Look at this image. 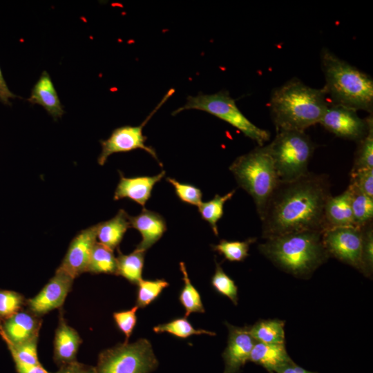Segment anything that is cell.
Wrapping results in <instances>:
<instances>
[{"label":"cell","mask_w":373,"mask_h":373,"mask_svg":"<svg viewBox=\"0 0 373 373\" xmlns=\"http://www.w3.org/2000/svg\"><path fill=\"white\" fill-rule=\"evenodd\" d=\"M153 329L157 334L167 332L180 338H186L194 334L216 335L215 332L211 331L194 328L186 317L174 318L168 323L155 326Z\"/></svg>","instance_id":"cell-29"},{"label":"cell","mask_w":373,"mask_h":373,"mask_svg":"<svg viewBox=\"0 0 373 373\" xmlns=\"http://www.w3.org/2000/svg\"><path fill=\"white\" fill-rule=\"evenodd\" d=\"M120 179L115 189L113 199L128 198L144 207L151 195L156 183L165 175V171L153 176L126 178L119 172Z\"/></svg>","instance_id":"cell-16"},{"label":"cell","mask_w":373,"mask_h":373,"mask_svg":"<svg viewBox=\"0 0 373 373\" xmlns=\"http://www.w3.org/2000/svg\"><path fill=\"white\" fill-rule=\"evenodd\" d=\"M228 330L227 345L222 356L224 362L223 373H238L249 361L256 341L249 333V326L237 327L225 323Z\"/></svg>","instance_id":"cell-14"},{"label":"cell","mask_w":373,"mask_h":373,"mask_svg":"<svg viewBox=\"0 0 373 373\" xmlns=\"http://www.w3.org/2000/svg\"><path fill=\"white\" fill-rule=\"evenodd\" d=\"M238 184L253 198L260 219L280 180L265 145L238 157L230 165Z\"/></svg>","instance_id":"cell-5"},{"label":"cell","mask_w":373,"mask_h":373,"mask_svg":"<svg viewBox=\"0 0 373 373\" xmlns=\"http://www.w3.org/2000/svg\"><path fill=\"white\" fill-rule=\"evenodd\" d=\"M274 373H317L297 365L294 361L284 365Z\"/></svg>","instance_id":"cell-43"},{"label":"cell","mask_w":373,"mask_h":373,"mask_svg":"<svg viewBox=\"0 0 373 373\" xmlns=\"http://www.w3.org/2000/svg\"><path fill=\"white\" fill-rule=\"evenodd\" d=\"M42 319L27 309L2 321L0 332L6 343L19 344L39 338Z\"/></svg>","instance_id":"cell-15"},{"label":"cell","mask_w":373,"mask_h":373,"mask_svg":"<svg viewBox=\"0 0 373 373\" xmlns=\"http://www.w3.org/2000/svg\"><path fill=\"white\" fill-rule=\"evenodd\" d=\"M82 343L78 332L68 325L60 313L54 338L53 360L59 366L76 361V356Z\"/></svg>","instance_id":"cell-18"},{"label":"cell","mask_w":373,"mask_h":373,"mask_svg":"<svg viewBox=\"0 0 373 373\" xmlns=\"http://www.w3.org/2000/svg\"><path fill=\"white\" fill-rule=\"evenodd\" d=\"M323 245L329 257L361 271V228L356 226L329 228L322 233Z\"/></svg>","instance_id":"cell-9"},{"label":"cell","mask_w":373,"mask_h":373,"mask_svg":"<svg viewBox=\"0 0 373 373\" xmlns=\"http://www.w3.org/2000/svg\"><path fill=\"white\" fill-rule=\"evenodd\" d=\"M358 142L351 171L373 169V123L367 135Z\"/></svg>","instance_id":"cell-32"},{"label":"cell","mask_w":373,"mask_h":373,"mask_svg":"<svg viewBox=\"0 0 373 373\" xmlns=\"http://www.w3.org/2000/svg\"><path fill=\"white\" fill-rule=\"evenodd\" d=\"M27 299L17 291L0 289V321H3L19 311L26 305Z\"/></svg>","instance_id":"cell-33"},{"label":"cell","mask_w":373,"mask_h":373,"mask_svg":"<svg viewBox=\"0 0 373 373\" xmlns=\"http://www.w3.org/2000/svg\"><path fill=\"white\" fill-rule=\"evenodd\" d=\"M55 373H95V367L75 361L60 366Z\"/></svg>","instance_id":"cell-40"},{"label":"cell","mask_w":373,"mask_h":373,"mask_svg":"<svg viewBox=\"0 0 373 373\" xmlns=\"http://www.w3.org/2000/svg\"><path fill=\"white\" fill-rule=\"evenodd\" d=\"M180 269L183 275L184 286L179 295V300L185 309L184 317L186 318L194 312L204 313L200 294L191 284L183 262H180Z\"/></svg>","instance_id":"cell-27"},{"label":"cell","mask_w":373,"mask_h":373,"mask_svg":"<svg viewBox=\"0 0 373 373\" xmlns=\"http://www.w3.org/2000/svg\"><path fill=\"white\" fill-rule=\"evenodd\" d=\"M332 196L327 175L308 172L289 182L278 184L262 218L265 240L291 233L323 232L324 209Z\"/></svg>","instance_id":"cell-1"},{"label":"cell","mask_w":373,"mask_h":373,"mask_svg":"<svg viewBox=\"0 0 373 373\" xmlns=\"http://www.w3.org/2000/svg\"><path fill=\"white\" fill-rule=\"evenodd\" d=\"M350 184L373 198V169L351 171Z\"/></svg>","instance_id":"cell-39"},{"label":"cell","mask_w":373,"mask_h":373,"mask_svg":"<svg viewBox=\"0 0 373 373\" xmlns=\"http://www.w3.org/2000/svg\"><path fill=\"white\" fill-rule=\"evenodd\" d=\"M329 103L355 111H373V79L370 75L336 56L326 48L321 52Z\"/></svg>","instance_id":"cell-4"},{"label":"cell","mask_w":373,"mask_h":373,"mask_svg":"<svg viewBox=\"0 0 373 373\" xmlns=\"http://www.w3.org/2000/svg\"><path fill=\"white\" fill-rule=\"evenodd\" d=\"M139 308L135 305L126 311L113 313V318L118 329L124 334L125 341L128 343L137 323L136 312Z\"/></svg>","instance_id":"cell-38"},{"label":"cell","mask_w":373,"mask_h":373,"mask_svg":"<svg viewBox=\"0 0 373 373\" xmlns=\"http://www.w3.org/2000/svg\"><path fill=\"white\" fill-rule=\"evenodd\" d=\"M38 338L19 343H7L13 361H19L29 365H41L37 355Z\"/></svg>","instance_id":"cell-36"},{"label":"cell","mask_w":373,"mask_h":373,"mask_svg":"<svg viewBox=\"0 0 373 373\" xmlns=\"http://www.w3.org/2000/svg\"><path fill=\"white\" fill-rule=\"evenodd\" d=\"M117 276H120L132 284L137 285L142 278L145 252L135 249L129 254H122L117 249Z\"/></svg>","instance_id":"cell-23"},{"label":"cell","mask_w":373,"mask_h":373,"mask_svg":"<svg viewBox=\"0 0 373 373\" xmlns=\"http://www.w3.org/2000/svg\"><path fill=\"white\" fill-rule=\"evenodd\" d=\"M97 242V224L79 231L71 240L59 265L75 278L87 272L93 249Z\"/></svg>","instance_id":"cell-13"},{"label":"cell","mask_w":373,"mask_h":373,"mask_svg":"<svg viewBox=\"0 0 373 373\" xmlns=\"http://www.w3.org/2000/svg\"><path fill=\"white\" fill-rule=\"evenodd\" d=\"M256 240L255 238L244 241L221 240L218 244L213 245L212 248L229 261L242 262L249 256L250 245Z\"/></svg>","instance_id":"cell-30"},{"label":"cell","mask_w":373,"mask_h":373,"mask_svg":"<svg viewBox=\"0 0 373 373\" xmlns=\"http://www.w3.org/2000/svg\"><path fill=\"white\" fill-rule=\"evenodd\" d=\"M17 97L9 89L0 68V102L6 105H10V100Z\"/></svg>","instance_id":"cell-41"},{"label":"cell","mask_w":373,"mask_h":373,"mask_svg":"<svg viewBox=\"0 0 373 373\" xmlns=\"http://www.w3.org/2000/svg\"><path fill=\"white\" fill-rule=\"evenodd\" d=\"M137 285L136 306L144 308L154 301L169 283L164 279H142Z\"/></svg>","instance_id":"cell-31"},{"label":"cell","mask_w":373,"mask_h":373,"mask_svg":"<svg viewBox=\"0 0 373 373\" xmlns=\"http://www.w3.org/2000/svg\"><path fill=\"white\" fill-rule=\"evenodd\" d=\"M324 217L327 229L355 226L347 188L340 195H332L328 199L324 209Z\"/></svg>","instance_id":"cell-21"},{"label":"cell","mask_w":373,"mask_h":373,"mask_svg":"<svg viewBox=\"0 0 373 373\" xmlns=\"http://www.w3.org/2000/svg\"><path fill=\"white\" fill-rule=\"evenodd\" d=\"M235 190H232L224 195L216 194L214 198L207 202H202L198 206V211L203 220L211 226L214 234L218 235V221L222 217L224 204L232 198Z\"/></svg>","instance_id":"cell-28"},{"label":"cell","mask_w":373,"mask_h":373,"mask_svg":"<svg viewBox=\"0 0 373 373\" xmlns=\"http://www.w3.org/2000/svg\"><path fill=\"white\" fill-rule=\"evenodd\" d=\"M361 272L372 278L373 272V228L372 222L361 227Z\"/></svg>","instance_id":"cell-35"},{"label":"cell","mask_w":373,"mask_h":373,"mask_svg":"<svg viewBox=\"0 0 373 373\" xmlns=\"http://www.w3.org/2000/svg\"><path fill=\"white\" fill-rule=\"evenodd\" d=\"M74 279L58 267L55 275L33 298L27 299L26 309L41 317L52 310L60 308L71 291Z\"/></svg>","instance_id":"cell-12"},{"label":"cell","mask_w":373,"mask_h":373,"mask_svg":"<svg viewBox=\"0 0 373 373\" xmlns=\"http://www.w3.org/2000/svg\"><path fill=\"white\" fill-rule=\"evenodd\" d=\"M189 109L207 112L227 122L260 146H264L269 140V132L258 127L246 117L227 91L189 96L186 104L174 111L173 114Z\"/></svg>","instance_id":"cell-7"},{"label":"cell","mask_w":373,"mask_h":373,"mask_svg":"<svg viewBox=\"0 0 373 373\" xmlns=\"http://www.w3.org/2000/svg\"><path fill=\"white\" fill-rule=\"evenodd\" d=\"M249 361L263 367L269 373H274L284 365L292 362L285 344H267L256 342Z\"/></svg>","instance_id":"cell-20"},{"label":"cell","mask_w":373,"mask_h":373,"mask_svg":"<svg viewBox=\"0 0 373 373\" xmlns=\"http://www.w3.org/2000/svg\"><path fill=\"white\" fill-rule=\"evenodd\" d=\"M265 147L273 160L280 182L292 181L309 172L315 145L305 132H277Z\"/></svg>","instance_id":"cell-6"},{"label":"cell","mask_w":373,"mask_h":373,"mask_svg":"<svg viewBox=\"0 0 373 373\" xmlns=\"http://www.w3.org/2000/svg\"><path fill=\"white\" fill-rule=\"evenodd\" d=\"M117 268L113 251L97 242L91 253L87 272L116 275Z\"/></svg>","instance_id":"cell-26"},{"label":"cell","mask_w":373,"mask_h":373,"mask_svg":"<svg viewBox=\"0 0 373 373\" xmlns=\"http://www.w3.org/2000/svg\"><path fill=\"white\" fill-rule=\"evenodd\" d=\"M128 216L124 209H119L113 218L97 224L98 242L113 251L118 249L125 233L130 227Z\"/></svg>","instance_id":"cell-22"},{"label":"cell","mask_w":373,"mask_h":373,"mask_svg":"<svg viewBox=\"0 0 373 373\" xmlns=\"http://www.w3.org/2000/svg\"><path fill=\"white\" fill-rule=\"evenodd\" d=\"M347 189L350 193L354 224L361 228L372 222L373 198H370L351 184H349Z\"/></svg>","instance_id":"cell-25"},{"label":"cell","mask_w":373,"mask_h":373,"mask_svg":"<svg viewBox=\"0 0 373 373\" xmlns=\"http://www.w3.org/2000/svg\"><path fill=\"white\" fill-rule=\"evenodd\" d=\"M17 373H50L42 365H29L19 361H14Z\"/></svg>","instance_id":"cell-42"},{"label":"cell","mask_w":373,"mask_h":373,"mask_svg":"<svg viewBox=\"0 0 373 373\" xmlns=\"http://www.w3.org/2000/svg\"><path fill=\"white\" fill-rule=\"evenodd\" d=\"M285 321L266 319L249 326V333L256 342L267 344H285Z\"/></svg>","instance_id":"cell-24"},{"label":"cell","mask_w":373,"mask_h":373,"mask_svg":"<svg viewBox=\"0 0 373 373\" xmlns=\"http://www.w3.org/2000/svg\"><path fill=\"white\" fill-rule=\"evenodd\" d=\"M166 180L174 187L175 194L181 201L197 207L200 204L202 193L199 188L192 184L180 182L172 178H166Z\"/></svg>","instance_id":"cell-37"},{"label":"cell","mask_w":373,"mask_h":373,"mask_svg":"<svg viewBox=\"0 0 373 373\" xmlns=\"http://www.w3.org/2000/svg\"><path fill=\"white\" fill-rule=\"evenodd\" d=\"M328 104L323 88H312L292 78L272 90L269 109L277 132H305L319 123Z\"/></svg>","instance_id":"cell-2"},{"label":"cell","mask_w":373,"mask_h":373,"mask_svg":"<svg viewBox=\"0 0 373 373\" xmlns=\"http://www.w3.org/2000/svg\"><path fill=\"white\" fill-rule=\"evenodd\" d=\"M211 285L219 294L227 297L234 305L238 304V287L222 269L220 264L216 261V270L211 278Z\"/></svg>","instance_id":"cell-34"},{"label":"cell","mask_w":373,"mask_h":373,"mask_svg":"<svg viewBox=\"0 0 373 373\" xmlns=\"http://www.w3.org/2000/svg\"><path fill=\"white\" fill-rule=\"evenodd\" d=\"M173 92V90H169L155 111L151 113L140 125L135 126L126 125L118 127L113 131L108 139L101 140L102 151L97 159L98 164L103 166L108 157L113 153L129 152L138 149L144 150L159 162L155 149L145 144L146 137L143 135V128Z\"/></svg>","instance_id":"cell-10"},{"label":"cell","mask_w":373,"mask_h":373,"mask_svg":"<svg viewBox=\"0 0 373 373\" xmlns=\"http://www.w3.org/2000/svg\"><path fill=\"white\" fill-rule=\"evenodd\" d=\"M372 123V114L362 119L356 111L330 103L319 122L326 130L336 136L356 142L367 135Z\"/></svg>","instance_id":"cell-11"},{"label":"cell","mask_w":373,"mask_h":373,"mask_svg":"<svg viewBox=\"0 0 373 373\" xmlns=\"http://www.w3.org/2000/svg\"><path fill=\"white\" fill-rule=\"evenodd\" d=\"M28 100L31 104L41 106L54 119L61 118L64 113L53 82L46 70L34 85Z\"/></svg>","instance_id":"cell-19"},{"label":"cell","mask_w":373,"mask_h":373,"mask_svg":"<svg viewBox=\"0 0 373 373\" xmlns=\"http://www.w3.org/2000/svg\"><path fill=\"white\" fill-rule=\"evenodd\" d=\"M319 231H303L265 239L258 249L283 271L309 278L329 258Z\"/></svg>","instance_id":"cell-3"},{"label":"cell","mask_w":373,"mask_h":373,"mask_svg":"<svg viewBox=\"0 0 373 373\" xmlns=\"http://www.w3.org/2000/svg\"><path fill=\"white\" fill-rule=\"evenodd\" d=\"M158 365L150 341L140 338L102 351L95 367V373H151Z\"/></svg>","instance_id":"cell-8"},{"label":"cell","mask_w":373,"mask_h":373,"mask_svg":"<svg viewBox=\"0 0 373 373\" xmlns=\"http://www.w3.org/2000/svg\"><path fill=\"white\" fill-rule=\"evenodd\" d=\"M128 220L130 227L137 229L142 236L135 249L144 252L157 242L166 230L164 218L158 213L144 208L138 215L129 216Z\"/></svg>","instance_id":"cell-17"}]
</instances>
